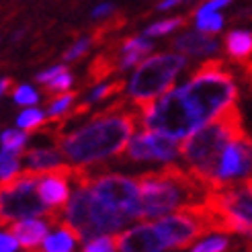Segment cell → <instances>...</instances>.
I'll use <instances>...</instances> for the list:
<instances>
[{
  "label": "cell",
  "mask_w": 252,
  "mask_h": 252,
  "mask_svg": "<svg viewBox=\"0 0 252 252\" xmlns=\"http://www.w3.org/2000/svg\"><path fill=\"white\" fill-rule=\"evenodd\" d=\"M140 123V111L127 100L107 107L72 131H62L56 142L70 166L91 168L123 154Z\"/></svg>",
  "instance_id": "6da1fadb"
},
{
  "label": "cell",
  "mask_w": 252,
  "mask_h": 252,
  "mask_svg": "<svg viewBox=\"0 0 252 252\" xmlns=\"http://www.w3.org/2000/svg\"><path fill=\"white\" fill-rule=\"evenodd\" d=\"M142 197L140 220H158L172 211L201 205L211 189L181 164H168L160 170L137 176Z\"/></svg>",
  "instance_id": "7a4b0ae2"
},
{
  "label": "cell",
  "mask_w": 252,
  "mask_h": 252,
  "mask_svg": "<svg viewBox=\"0 0 252 252\" xmlns=\"http://www.w3.org/2000/svg\"><path fill=\"white\" fill-rule=\"evenodd\" d=\"M248 135L244 127L242 109L238 103L225 107L218 117L193 131L179 148V156L185 162V168L191 170L197 179L203 181L213 191V174H216L220 156L230 142Z\"/></svg>",
  "instance_id": "3957f363"
},
{
  "label": "cell",
  "mask_w": 252,
  "mask_h": 252,
  "mask_svg": "<svg viewBox=\"0 0 252 252\" xmlns=\"http://www.w3.org/2000/svg\"><path fill=\"white\" fill-rule=\"evenodd\" d=\"M179 88L203 125L238 100L234 72L220 58H211L199 64L189 80Z\"/></svg>",
  "instance_id": "277c9868"
},
{
  "label": "cell",
  "mask_w": 252,
  "mask_h": 252,
  "mask_svg": "<svg viewBox=\"0 0 252 252\" xmlns=\"http://www.w3.org/2000/svg\"><path fill=\"white\" fill-rule=\"evenodd\" d=\"M187 66V56L179 52H162L148 56L135 66L131 78L125 86L127 103L137 107V111L150 105L152 100L168 93L176 76Z\"/></svg>",
  "instance_id": "5b68a950"
},
{
  "label": "cell",
  "mask_w": 252,
  "mask_h": 252,
  "mask_svg": "<svg viewBox=\"0 0 252 252\" xmlns=\"http://www.w3.org/2000/svg\"><path fill=\"white\" fill-rule=\"evenodd\" d=\"M41 174L21 170L8 181H0V216L4 221H17L25 218H58L49 211L37 195V181Z\"/></svg>",
  "instance_id": "8992f818"
},
{
  "label": "cell",
  "mask_w": 252,
  "mask_h": 252,
  "mask_svg": "<svg viewBox=\"0 0 252 252\" xmlns=\"http://www.w3.org/2000/svg\"><path fill=\"white\" fill-rule=\"evenodd\" d=\"M154 223L164 236L168 248H176V250H185L195 240H199L203 234H209L207 221L199 205L172 211L168 216L158 218Z\"/></svg>",
  "instance_id": "52a82bcc"
},
{
  "label": "cell",
  "mask_w": 252,
  "mask_h": 252,
  "mask_svg": "<svg viewBox=\"0 0 252 252\" xmlns=\"http://www.w3.org/2000/svg\"><path fill=\"white\" fill-rule=\"evenodd\" d=\"M179 140L144 127L129 137L123 156L131 162H174L179 158Z\"/></svg>",
  "instance_id": "ba28073f"
},
{
  "label": "cell",
  "mask_w": 252,
  "mask_h": 252,
  "mask_svg": "<svg viewBox=\"0 0 252 252\" xmlns=\"http://www.w3.org/2000/svg\"><path fill=\"white\" fill-rule=\"evenodd\" d=\"M205 203H209L223 216H230L246 225H252V176L225 185L218 191H211Z\"/></svg>",
  "instance_id": "9c48e42d"
},
{
  "label": "cell",
  "mask_w": 252,
  "mask_h": 252,
  "mask_svg": "<svg viewBox=\"0 0 252 252\" xmlns=\"http://www.w3.org/2000/svg\"><path fill=\"white\" fill-rule=\"evenodd\" d=\"M72 170H74V166H70L66 162V164H62L60 168L41 174L39 181H37V195H39L43 205L52 211L56 218H62V209L66 207L68 199H70Z\"/></svg>",
  "instance_id": "30bf717a"
},
{
  "label": "cell",
  "mask_w": 252,
  "mask_h": 252,
  "mask_svg": "<svg viewBox=\"0 0 252 252\" xmlns=\"http://www.w3.org/2000/svg\"><path fill=\"white\" fill-rule=\"evenodd\" d=\"M117 252H164L168 244L156 223H137L115 236Z\"/></svg>",
  "instance_id": "8fae6325"
},
{
  "label": "cell",
  "mask_w": 252,
  "mask_h": 252,
  "mask_svg": "<svg viewBox=\"0 0 252 252\" xmlns=\"http://www.w3.org/2000/svg\"><path fill=\"white\" fill-rule=\"evenodd\" d=\"M111 52L115 56L117 72H123V70H129L140 64V62L152 52V43H150V39H146V37H127V39H123L117 47H113Z\"/></svg>",
  "instance_id": "7c38bea8"
},
{
  "label": "cell",
  "mask_w": 252,
  "mask_h": 252,
  "mask_svg": "<svg viewBox=\"0 0 252 252\" xmlns=\"http://www.w3.org/2000/svg\"><path fill=\"white\" fill-rule=\"evenodd\" d=\"M47 228H49V223L41 218H25L12 223L10 232L19 240V246H23L25 250H35L37 246L43 244L47 236Z\"/></svg>",
  "instance_id": "4fadbf2b"
},
{
  "label": "cell",
  "mask_w": 252,
  "mask_h": 252,
  "mask_svg": "<svg viewBox=\"0 0 252 252\" xmlns=\"http://www.w3.org/2000/svg\"><path fill=\"white\" fill-rule=\"evenodd\" d=\"M174 52L183 56H211L220 49V41L213 35L201 33V31H191L181 37H176L172 41Z\"/></svg>",
  "instance_id": "5bb4252c"
},
{
  "label": "cell",
  "mask_w": 252,
  "mask_h": 252,
  "mask_svg": "<svg viewBox=\"0 0 252 252\" xmlns=\"http://www.w3.org/2000/svg\"><path fill=\"white\" fill-rule=\"evenodd\" d=\"M23 170H29V172H35V174H45L49 170H56L60 168L64 162V156H62L60 150L47 146V148H33L29 150L27 154L23 158Z\"/></svg>",
  "instance_id": "9a60e30c"
},
{
  "label": "cell",
  "mask_w": 252,
  "mask_h": 252,
  "mask_svg": "<svg viewBox=\"0 0 252 252\" xmlns=\"http://www.w3.org/2000/svg\"><path fill=\"white\" fill-rule=\"evenodd\" d=\"M223 47H225L228 58L236 62L238 66L252 60V31H246V29L230 31L223 39Z\"/></svg>",
  "instance_id": "2e32d148"
},
{
  "label": "cell",
  "mask_w": 252,
  "mask_h": 252,
  "mask_svg": "<svg viewBox=\"0 0 252 252\" xmlns=\"http://www.w3.org/2000/svg\"><path fill=\"white\" fill-rule=\"evenodd\" d=\"M80 240L78 234L74 232L68 223L60 221L58 230L54 234H47L43 240V252H72L76 242Z\"/></svg>",
  "instance_id": "e0dca14e"
},
{
  "label": "cell",
  "mask_w": 252,
  "mask_h": 252,
  "mask_svg": "<svg viewBox=\"0 0 252 252\" xmlns=\"http://www.w3.org/2000/svg\"><path fill=\"white\" fill-rule=\"evenodd\" d=\"M37 82L45 86V93L49 96L62 94V93H68V88L72 86V74L64 66H54V68L41 72L39 76H37Z\"/></svg>",
  "instance_id": "ac0fdd59"
},
{
  "label": "cell",
  "mask_w": 252,
  "mask_h": 252,
  "mask_svg": "<svg viewBox=\"0 0 252 252\" xmlns=\"http://www.w3.org/2000/svg\"><path fill=\"white\" fill-rule=\"evenodd\" d=\"M125 91V82L123 80H113V82H98L93 86V91L88 93L86 96V107H91V105H96V103H105L107 98L111 96H117Z\"/></svg>",
  "instance_id": "d6986e66"
},
{
  "label": "cell",
  "mask_w": 252,
  "mask_h": 252,
  "mask_svg": "<svg viewBox=\"0 0 252 252\" xmlns=\"http://www.w3.org/2000/svg\"><path fill=\"white\" fill-rule=\"evenodd\" d=\"M29 140V135L27 131H23V129H6L4 133H0V146H2L4 152H10V154H15L19 156L23 152V148L25 144H27Z\"/></svg>",
  "instance_id": "ffe728a7"
},
{
  "label": "cell",
  "mask_w": 252,
  "mask_h": 252,
  "mask_svg": "<svg viewBox=\"0 0 252 252\" xmlns=\"http://www.w3.org/2000/svg\"><path fill=\"white\" fill-rule=\"evenodd\" d=\"M74 100H76V94H74V93H62V94H58L52 103H49V107H47L49 119H52V121L64 119L68 115V111L72 109Z\"/></svg>",
  "instance_id": "44dd1931"
},
{
  "label": "cell",
  "mask_w": 252,
  "mask_h": 252,
  "mask_svg": "<svg viewBox=\"0 0 252 252\" xmlns=\"http://www.w3.org/2000/svg\"><path fill=\"white\" fill-rule=\"evenodd\" d=\"M230 238L225 234H218L213 232V236H207L203 238L201 242H197L191 252H228L230 250Z\"/></svg>",
  "instance_id": "7402d4cb"
},
{
  "label": "cell",
  "mask_w": 252,
  "mask_h": 252,
  "mask_svg": "<svg viewBox=\"0 0 252 252\" xmlns=\"http://www.w3.org/2000/svg\"><path fill=\"white\" fill-rule=\"evenodd\" d=\"M45 113L39 111V109H27V111H23L21 115L17 117V127L23 129V131H35L37 127H41V125L45 123Z\"/></svg>",
  "instance_id": "603a6c76"
},
{
  "label": "cell",
  "mask_w": 252,
  "mask_h": 252,
  "mask_svg": "<svg viewBox=\"0 0 252 252\" xmlns=\"http://www.w3.org/2000/svg\"><path fill=\"white\" fill-rule=\"evenodd\" d=\"M187 25V17H172V19H164V21H158L154 25H150L146 29L148 37H162V35H168L176 29H181Z\"/></svg>",
  "instance_id": "cb8c5ba5"
},
{
  "label": "cell",
  "mask_w": 252,
  "mask_h": 252,
  "mask_svg": "<svg viewBox=\"0 0 252 252\" xmlns=\"http://www.w3.org/2000/svg\"><path fill=\"white\" fill-rule=\"evenodd\" d=\"M197 19V31L201 33H207V35H216L221 31L223 27V17L218 15V12H207V15H201V17H195Z\"/></svg>",
  "instance_id": "d4e9b609"
},
{
  "label": "cell",
  "mask_w": 252,
  "mask_h": 252,
  "mask_svg": "<svg viewBox=\"0 0 252 252\" xmlns=\"http://www.w3.org/2000/svg\"><path fill=\"white\" fill-rule=\"evenodd\" d=\"M84 252H117L115 236H96L86 240Z\"/></svg>",
  "instance_id": "484cf974"
},
{
  "label": "cell",
  "mask_w": 252,
  "mask_h": 252,
  "mask_svg": "<svg viewBox=\"0 0 252 252\" xmlns=\"http://www.w3.org/2000/svg\"><path fill=\"white\" fill-rule=\"evenodd\" d=\"M94 43V39H93V35H84V37H80V39H76L72 43V47H68V52L64 54V60L66 62H74V60H78V58H82L88 49H91V45Z\"/></svg>",
  "instance_id": "4316f807"
},
{
  "label": "cell",
  "mask_w": 252,
  "mask_h": 252,
  "mask_svg": "<svg viewBox=\"0 0 252 252\" xmlns=\"http://www.w3.org/2000/svg\"><path fill=\"white\" fill-rule=\"evenodd\" d=\"M12 98H15V103H19V105L33 107L37 100H39V94L35 93V88H33V86H29V84H21V86H15V91H12Z\"/></svg>",
  "instance_id": "83f0119b"
},
{
  "label": "cell",
  "mask_w": 252,
  "mask_h": 252,
  "mask_svg": "<svg viewBox=\"0 0 252 252\" xmlns=\"http://www.w3.org/2000/svg\"><path fill=\"white\" fill-rule=\"evenodd\" d=\"M232 2V0H203L195 10H193V15L195 17H201V15H207V12H218L220 8L223 6H228Z\"/></svg>",
  "instance_id": "f1b7e54d"
},
{
  "label": "cell",
  "mask_w": 252,
  "mask_h": 252,
  "mask_svg": "<svg viewBox=\"0 0 252 252\" xmlns=\"http://www.w3.org/2000/svg\"><path fill=\"white\" fill-rule=\"evenodd\" d=\"M15 250H19V240L10 230H2L0 232V252H15Z\"/></svg>",
  "instance_id": "f546056e"
},
{
  "label": "cell",
  "mask_w": 252,
  "mask_h": 252,
  "mask_svg": "<svg viewBox=\"0 0 252 252\" xmlns=\"http://www.w3.org/2000/svg\"><path fill=\"white\" fill-rule=\"evenodd\" d=\"M113 10V4L111 2H103V4H98L94 10H93V19H103V17H107L109 12Z\"/></svg>",
  "instance_id": "4dcf8cb0"
},
{
  "label": "cell",
  "mask_w": 252,
  "mask_h": 252,
  "mask_svg": "<svg viewBox=\"0 0 252 252\" xmlns=\"http://www.w3.org/2000/svg\"><path fill=\"white\" fill-rule=\"evenodd\" d=\"M183 2V0H162V2H158V10H168V8H174V6H179Z\"/></svg>",
  "instance_id": "1f68e13d"
},
{
  "label": "cell",
  "mask_w": 252,
  "mask_h": 252,
  "mask_svg": "<svg viewBox=\"0 0 252 252\" xmlns=\"http://www.w3.org/2000/svg\"><path fill=\"white\" fill-rule=\"evenodd\" d=\"M8 84H10V80H8V78H2V80H0V96H2V94L6 93Z\"/></svg>",
  "instance_id": "d6a6232c"
},
{
  "label": "cell",
  "mask_w": 252,
  "mask_h": 252,
  "mask_svg": "<svg viewBox=\"0 0 252 252\" xmlns=\"http://www.w3.org/2000/svg\"><path fill=\"white\" fill-rule=\"evenodd\" d=\"M244 252H252V240H248V242H246V246H244Z\"/></svg>",
  "instance_id": "836d02e7"
},
{
  "label": "cell",
  "mask_w": 252,
  "mask_h": 252,
  "mask_svg": "<svg viewBox=\"0 0 252 252\" xmlns=\"http://www.w3.org/2000/svg\"><path fill=\"white\" fill-rule=\"evenodd\" d=\"M0 223H4V220H2V216H0Z\"/></svg>",
  "instance_id": "e575fe53"
}]
</instances>
